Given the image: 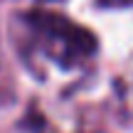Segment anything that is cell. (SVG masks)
<instances>
[{"label":"cell","mask_w":133,"mask_h":133,"mask_svg":"<svg viewBox=\"0 0 133 133\" xmlns=\"http://www.w3.org/2000/svg\"><path fill=\"white\" fill-rule=\"evenodd\" d=\"M106 5H123V3H133V0H104Z\"/></svg>","instance_id":"obj_2"},{"label":"cell","mask_w":133,"mask_h":133,"mask_svg":"<svg viewBox=\"0 0 133 133\" xmlns=\"http://www.w3.org/2000/svg\"><path fill=\"white\" fill-rule=\"evenodd\" d=\"M37 42L52 54L54 59L69 64L76 59H84L94 52V37L79 25H71L69 20L59 17L54 12H32L30 15Z\"/></svg>","instance_id":"obj_1"}]
</instances>
